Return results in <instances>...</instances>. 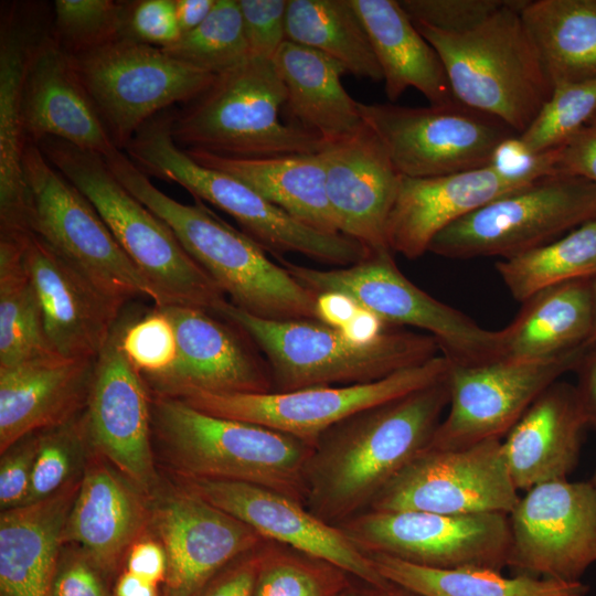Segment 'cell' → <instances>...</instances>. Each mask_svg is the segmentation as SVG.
<instances>
[{
  "label": "cell",
  "mask_w": 596,
  "mask_h": 596,
  "mask_svg": "<svg viewBox=\"0 0 596 596\" xmlns=\"http://www.w3.org/2000/svg\"><path fill=\"white\" fill-rule=\"evenodd\" d=\"M447 376L361 411L323 433L305 473V505L338 525L368 510L381 490L426 449L448 406Z\"/></svg>",
  "instance_id": "cell-1"
},
{
  "label": "cell",
  "mask_w": 596,
  "mask_h": 596,
  "mask_svg": "<svg viewBox=\"0 0 596 596\" xmlns=\"http://www.w3.org/2000/svg\"><path fill=\"white\" fill-rule=\"evenodd\" d=\"M119 182L161 219L237 308L268 320H318L317 296L251 236L195 199L184 204L159 190L120 150L105 158Z\"/></svg>",
  "instance_id": "cell-2"
},
{
  "label": "cell",
  "mask_w": 596,
  "mask_h": 596,
  "mask_svg": "<svg viewBox=\"0 0 596 596\" xmlns=\"http://www.w3.org/2000/svg\"><path fill=\"white\" fill-rule=\"evenodd\" d=\"M151 426L152 440L178 477L257 485L305 504V473L313 445L153 394Z\"/></svg>",
  "instance_id": "cell-3"
},
{
  "label": "cell",
  "mask_w": 596,
  "mask_h": 596,
  "mask_svg": "<svg viewBox=\"0 0 596 596\" xmlns=\"http://www.w3.org/2000/svg\"><path fill=\"white\" fill-rule=\"evenodd\" d=\"M214 315L237 326L265 358L274 392L374 382L438 355L436 339L390 326L370 343H355L319 320H268L227 299Z\"/></svg>",
  "instance_id": "cell-4"
},
{
  "label": "cell",
  "mask_w": 596,
  "mask_h": 596,
  "mask_svg": "<svg viewBox=\"0 0 596 596\" xmlns=\"http://www.w3.org/2000/svg\"><path fill=\"white\" fill-rule=\"evenodd\" d=\"M525 3L510 0L461 32L413 22L440 56L455 98L502 120L519 135L553 93L521 17Z\"/></svg>",
  "instance_id": "cell-5"
},
{
  "label": "cell",
  "mask_w": 596,
  "mask_h": 596,
  "mask_svg": "<svg viewBox=\"0 0 596 596\" xmlns=\"http://www.w3.org/2000/svg\"><path fill=\"white\" fill-rule=\"evenodd\" d=\"M173 111L149 119L124 152L147 175L174 182L196 200L227 213L244 233L276 256L298 253L340 267L353 265L370 253L343 235L315 230L296 220L238 179L193 160L173 140Z\"/></svg>",
  "instance_id": "cell-6"
},
{
  "label": "cell",
  "mask_w": 596,
  "mask_h": 596,
  "mask_svg": "<svg viewBox=\"0 0 596 596\" xmlns=\"http://www.w3.org/2000/svg\"><path fill=\"white\" fill-rule=\"evenodd\" d=\"M38 146L94 205L129 259L158 290L164 306H190L213 312L226 300L170 227L119 182L104 157L56 138H45Z\"/></svg>",
  "instance_id": "cell-7"
},
{
  "label": "cell",
  "mask_w": 596,
  "mask_h": 596,
  "mask_svg": "<svg viewBox=\"0 0 596 596\" xmlns=\"http://www.w3.org/2000/svg\"><path fill=\"white\" fill-rule=\"evenodd\" d=\"M286 91L273 58L249 56L215 75L196 98L173 113L171 134L184 150L231 158L318 153L323 141L283 123Z\"/></svg>",
  "instance_id": "cell-8"
},
{
  "label": "cell",
  "mask_w": 596,
  "mask_h": 596,
  "mask_svg": "<svg viewBox=\"0 0 596 596\" xmlns=\"http://www.w3.org/2000/svg\"><path fill=\"white\" fill-rule=\"evenodd\" d=\"M306 289L318 296L337 291L386 324L412 327L434 337L451 364L477 366L501 360L499 330H488L439 301L405 277L392 251L370 253L353 265L318 269L277 257Z\"/></svg>",
  "instance_id": "cell-9"
},
{
  "label": "cell",
  "mask_w": 596,
  "mask_h": 596,
  "mask_svg": "<svg viewBox=\"0 0 596 596\" xmlns=\"http://www.w3.org/2000/svg\"><path fill=\"white\" fill-rule=\"evenodd\" d=\"M23 174L32 233L119 307L139 297L164 306L94 205L49 162L38 143L26 142Z\"/></svg>",
  "instance_id": "cell-10"
},
{
  "label": "cell",
  "mask_w": 596,
  "mask_h": 596,
  "mask_svg": "<svg viewBox=\"0 0 596 596\" xmlns=\"http://www.w3.org/2000/svg\"><path fill=\"white\" fill-rule=\"evenodd\" d=\"M595 217L593 182L550 174L454 222L436 235L428 252L453 259H507L551 243Z\"/></svg>",
  "instance_id": "cell-11"
},
{
  "label": "cell",
  "mask_w": 596,
  "mask_h": 596,
  "mask_svg": "<svg viewBox=\"0 0 596 596\" xmlns=\"http://www.w3.org/2000/svg\"><path fill=\"white\" fill-rule=\"evenodd\" d=\"M73 58L120 151L149 119L175 103L193 100L215 78L214 74L181 62L161 47L128 39Z\"/></svg>",
  "instance_id": "cell-12"
},
{
  "label": "cell",
  "mask_w": 596,
  "mask_h": 596,
  "mask_svg": "<svg viewBox=\"0 0 596 596\" xmlns=\"http://www.w3.org/2000/svg\"><path fill=\"white\" fill-rule=\"evenodd\" d=\"M359 111L383 143L396 171L408 178L487 167L497 148L519 135L502 120L460 103L405 107L359 102Z\"/></svg>",
  "instance_id": "cell-13"
},
{
  "label": "cell",
  "mask_w": 596,
  "mask_h": 596,
  "mask_svg": "<svg viewBox=\"0 0 596 596\" xmlns=\"http://www.w3.org/2000/svg\"><path fill=\"white\" fill-rule=\"evenodd\" d=\"M450 362L438 354L384 379L354 385L313 386L264 394L192 392L178 397L202 412L262 425L310 445L343 419L444 380Z\"/></svg>",
  "instance_id": "cell-14"
},
{
  "label": "cell",
  "mask_w": 596,
  "mask_h": 596,
  "mask_svg": "<svg viewBox=\"0 0 596 596\" xmlns=\"http://www.w3.org/2000/svg\"><path fill=\"white\" fill-rule=\"evenodd\" d=\"M337 526L365 554L432 568L507 567L510 526L504 513L365 510Z\"/></svg>",
  "instance_id": "cell-15"
},
{
  "label": "cell",
  "mask_w": 596,
  "mask_h": 596,
  "mask_svg": "<svg viewBox=\"0 0 596 596\" xmlns=\"http://www.w3.org/2000/svg\"><path fill=\"white\" fill-rule=\"evenodd\" d=\"M590 348L538 361L497 360L477 366L450 363L448 413L428 447L459 449L502 439L542 392L576 370Z\"/></svg>",
  "instance_id": "cell-16"
},
{
  "label": "cell",
  "mask_w": 596,
  "mask_h": 596,
  "mask_svg": "<svg viewBox=\"0 0 596 596\" xmlns=\"http://www.w3.org/2000/svg\"><path fill=\"white\" fill-rule=\"evenodd\" d=\"M508 518L507 567L515 574L576 583L596 564V488L590 481L534 486L520 494Z\"/></svg>",
  "instance_id": "cell-17"
},
{
  "label": "cell",
  "mask_w": 596,
  "mask_h": 596,
  "mask_svg": "<svg viewBox=\"0 0 596 596\" xmlns=\"http://www.w3.org/2000/svg\"><path fill=\"white\" fill-rule=\"evenodd\" d=\"M519 498L501 439H489L459 449L427 447L381 490L368 510L509 514Z\"/></svg>",
  "instance_id": "cell-18"
},
{
  "label": "cell",
  "mask_w": 596,
  "mask_h": 596,
  "mask_svg": "<svg viewBox=\"0 0 596 596\" xmlns=\"http://www.w3.org/2000/svg\"><path fill=\"white\" fill-rule=\"evenodd\" d=\"M123 312V311H121ZM121 313L96 358L85 408L91 448L145 494L158 489L151 426V392L124 355Z\"/></svg>",
  "instance_id": "cell-19"
},
{
  "label": "cell",
  "mask_w": 596,
  "mask_h": 596,
  "mask_svg": "<svg viewBox=\"0 0 596 596\" xmlns=\"http://www.w3.org/2000/svg\"><path fill=\"white\" fill-rule=\"evenodd\" d=\"M162 308L174 326L177 356L164 375L147 384L151 394L178 398L192 392H274L265 358L237 326L201 308Z\"/></svg>",
  "instance_id": "cell-20"
},
{
  "label": "cell",
  "mask_w": 596,
  "mask_h": 596,
  "mask_svg": "<svg viewBox=\"0 0 596 596\" xmlns=\"http://www.w3.org/2000/svg\"><path fill=\"white\" fill-rule=\"evenodd\" d=\"M151 497L149 528L168 558L161 596H192L226 564L266 541L180 485Z\"/></svg>",
  "instance_id": "cell-21"
},
{
  "label": "cell",
  "mask_w": 596,
  "mask_h": 596,
  "mask_svg": "<svg viewBox=\"0 0 596 596\" xmlns=\"http://www.w3.org/2000/svg\"><path fill=\"white\" fill-rule=\"evenodd\" d=\"M179 478V485L256 531L264 540L327 560L358 581L380 586L386 579L368 554L337 526L273 489L238 481Z\"/></svg>",
  "instance_id": "cell-22"
},
{
  "label": "cell",
  "mask_w": 596,
  "mask_h": 596,
  "mask_svg": "<svg viewBox=\"0 0 596 596\" xmlns=\"http://www.w3.org/2000/svg\"><path fill=\"white\" fill-rule=\"evenodd\" d=\"M320 155L339 232L369 253L391 251L386 224L402 175L379 137L364 124L350 137L323 143Z\"/></svg>",
  "instance_id": "cell-23"
},
{
  "label": "cell",
  "mask_w": 596,
  "mask_h": 596,
  "mask_svg": "<svg viewBox=\"0 0 596 596\" xmlns=\"http://www.w3.org/2000/svg\"><path fill=\"white\" fill-rule=\"evenodd\" d=\"M33 4L2 6L0 23V236L23 238L31 232L29 193L23 174L26 137L22 100L35 44L51 26Z\"/></svg>",
  "instance_id": "cell-24"
},
{
  "label": "cell",
  "mask_w": 596,
  "mask_h": 596,
  "mask_svg": "<svg viewBox=\"0 0 596 596\" xmlns=\"http://www.w3.org/2000/svg\"><path fill=\"white\" fill-rule=\"evenodd\" d=\"M23 262L52 349L67 359L97 358L124 308L104 296L34 233L24 241Z\"/></svg>",
  "instance_id": "cell-25"
},
{
  "label": "cell",
  "mask_w": 596,
  "mask_h": 596,
  "mask_svg": "<svg viewBox=\"0 0 596 596\" xmlns=\"http://www.w3.org/2000/svg\"><path fill=\"white\" fill-rule=\"evenodd\" d=\"M23 127L28 141L56 138L104 158L116 150L72 55L51 26L32 52L23 88Z\"/></svg>",
  "instance_id": "cell-26"
},
{
  "label": "cell",
  "mask_w": 596,
  "mask_h": 596,
  "mask_svg": "<svg viewBox=\"0 0 596 596\" xmlns=\"http://www.w3.org/2000/svg\"><path fill=\"white\" fill-rule=\"evenodd\" d=\"M530 183L507 177L491 166L430 178L402 175L387 219V245L392 252L416 259L450 224Z\"/></svg>",
  "instance_id": "cell-27"
},
{
  "label": "cell",
  "mask_w": 596,
  "mask_h": 596,
  "mask_svg": "<svg viewBox=\"0 0 596 596\" xmlns=\"http://www.w3.org/2000/svg\"><path fill=\"white\" fill-rule=\"evenodd\" d=\"M95 359L52 354L0 366V453L25 436L64 424L87 405Z\"/></svg>",
  "instance_id": "cell-28"
},
{
  "label": "cell",
  "mask_w": 596,
  "mask_h": 596,
  "mask_svg": "<svg viewBox=\"0 0 596 596\" xmlns=\"http://www.w3.org/2000/svg\"><path fill=\"white\" fill-rule=\"evenodd\" d=\"M130 480L99 460L86 466L67 515L63 544L74 543L106 576L149 528L150 507Z\"/></svg>",
  "instance_id": "cell-29"
},
{
  "label": "cell",
  "mask_w": 596,
  "mask_h": 596,
  "mask_svg": "<svg viewBox=\"0 0 596 596\" xmlns=\"http://www.w3.org/2000/svg\"><path fill=\"white\" fill-rule=\"evenodd\" d=\"M586 426L575 385L561 380L551 384L501 439L515 488L526 491L567 479L577 466Z\"/></svg>",
  "instance_id": "cell-30"
},
{
  "label": "cell",
  "mask_w": 596,
  "mask_h": 596,
  "mask_svg": "<svg viewBox=\"0 0 596 596\" xmlns=\"http://www.w3.org/2000/svg\"><path fill=\"white\" fill-rule=\"evenodd\" d=\"M79 481L46 499L1 511L0 596H50Z\"/></svg>",
  "instance_id": "cell-31"
},
{
  "label": "cell",
  "mask_w": 596,
  "mask_h": 596,
  "mask_svg": "<svg viewBox=\"0 0 596 596\" xmlns=\"http://www.w3.org/2000/svg\"><path fill=\"white\" fill-rule=\"evenodd\" d=\"M370 38L391 102L416 88L432 106L459 103L443 61L397 0H349Z\"/></svg>",
  "instance_id": "cell-32"
},
{
  "label": "cell",
  "mask_w": 596,
  "mask_h": 596,
  "mask_svg": "<svg viewBox=\"0 0 596 596\" xmlns=\"http://www.w3.org/2000/svg\"><path fill=\"white\" fill-rule=\"evenodd\" d=\"M285 86L291 123L316 134L323 143L358 132L364 121L342 85L345 67L310 47L285 41L273 57Z\"/></svg>",
  "instance_id": "cell-33"
},
{
  "label": "cell",
  "mask_w": 596,
  "mask_h": 596,
  "mask_svg": "<svg viewBox=\"0 0 596 596\" xmlns=\"http://www.w3.org/2000/svg\"><path fill=\"white\" fill-rule=\"evenodd\" d=\"M590 278L547 287L521 302L517 316L499 330L501 360H545L592 347Z\"/></svg>",
  "instance_id": "cell-34"
},
{
  "label": "cell",
  "mask_w": 596,
  "mask_h": 596,
  "mask_svg": "<svg viewBox=\"0 0 596 596\" xmlns=\"http://www.w3.org/2000/svg\"><path fill=\"white\" fill-rule=\"evenodd\" d=\"M184 151L200 164L244 182L301 223L320 232L341 234L328 202L320 152L231 158L198 150Z\"/></svg>",
  "instance_id": "cell-35"
},
{
  "label": "cell",
  "mask_w": 596,
  "mask_h": 596,
  "mask_svg": "<svg viewBox=\"0 0 596 596\" xmlns=\"http://www.w3.org/2000/svg\"><path fill=\"white\" fill-rule=\"evenodd\" d=\"M521 17L553 89L596 79V0H526Z\"/></svg>",
  "instance_id": "cell-36"
},
{
  "label": "cell",
  "mask_w": 596,
  "mask_h": 596,
  "mask_svg": "<svg viewBox=\"0 0 596 596\" xmlns=\"http://www.w3.org/2000/svg\"><path fill=\"white\" fill-rule=\"evenodd\" d=\"M385 579L423 596H586L583 582L566 583L523 574L504 577L487 568H432L384 555L368 554Z\"/></svg>",
  "instance_id": "cell-37"
},
{
  "label": "cell",
  "mask_w": 596,
  "mask_h": 596,
  "mask_svg": "<svg viewBox=\"0 0 596 596\" xmlns=\"http://www.w3.org/2000/svg\"><path fill=\"white\" fill-rule=\"evenodd\" d=\"M286 40L321 52L348 73L383 81L368 32L349 0H288Z\"/></svg>",
  "instance_id": "cell-38"
},
{
  "label": "cell",
  "mask_w": 596,
  "mask_h": 596,
  "mask_svg": "<svg viewBox=\"0 0 596 596\" xmlns=\"http://www.w3.org/2000/svg\"><path fill=\"white\" fill-rule=\"evenodd\" d=\"M25 238L0 237V366L57 354L23 262Z\"/></svg>",
  "instance_id": "cell-39"
},
{
  "label": "cell",
  "mask_w": 596,
  "mask_h": 596,
  "mask_svg": "<svg viewBox=\"0 0 596 596\" xmlns=\"http://www.w3.org/2000/svg\"><path fill=\"white\" fill-rule=\"evenodd\" d=\"M510 295L523 302L558 284L596 275V217L557 240L496 263Z\"/></svg>",
  "instance_id": "cell-40"
},
{
  "label": "cell",
  "mask_w": 596,
  "mask_h": 596,
  "mask_svg": "<svg viewBox=\"0 0 596 596\" xmlns=\"http://www.w3.org/2000/svg\"><path fill=\"white\" fill-rule=\"evenodd\" d=\"M351 577L327 560L268 541L253 596H342Z\"/></svg>",
  "instance_id": "cell-41"
},
{
  "label": "cell",
  "mask_w": 596,
  "mask_h": 596,
  "mask_svg": "<svg viewBox=\"0 0 596 596\" xmlns=\"http://www.w3.org/2000/svg\"><path fill=\"white\" fill-rule=\"evenodd\" d=\"M163 51L217 75L251 56L238 0H216L207 18Z\"/></svg>",
  "instance_id": "cell-42"
},
{
  "label": "cell",
  "mask_w": 596,
  "mask_h": 596,
  "mask_svg": "<svg viewBox=\"0 0 596 596\" xmlns=\"http://www.w3.org/2000/svg\"><path fill=\"white\" fill-rule=\"evenodd\" d=\"M127 1L56 0L52 32L60 46L77 56L124 39Z\"/></svg>",
  "instance_id": "cell-43"
},
{
  "label": "cell",
  "mask_w": 596,
  "mask_h": 596,
  "mask_svg": "<svg viewBox=\"0 0 596 596\" xmlns=\"http://www.w3.org/2000/svg\"><path fill=\"white\" fill-rule=\"evenodd\" d=\"M596 114V79L557 86L531 125L518 136L539 155L560 148Z\"/></svg>",
  "instance_id": "cell-44"
},
{
  "label": "cell",
  "mask_w": 596,
  "mask_h": 596,
  "mask_svg": "<svg viewBox=\"0 0 596 596\" xmlns=\"http://www.w3.org/2000/svg\"><path fill=\"white\" fill-rule=\"evenodd\" d=\"M38 451L25 503L51 497L73 480L89 446L85 409L68 422L38 432ZM24 503V504H25Z\"/></svg>",
  "instance_id": "cell-45"
},
{
  "label": "cell",
  "mask_w": 596,
  "mask_h": 596,
  "mask_svg": "<svg viewBox=\"0 0 596 596\" xmlns=\"http://www.w3.org/2000/svg\"><path fill=\"white\" fill-rule=\"evenodd\" d=\"M120 349L146 384L164 375L177 356L174 326L162 307L121 312Z\"/></svg>",
  "instance_id": "cell-46"
},
{
  "label": "cell",
  "mask_w": 596,
  "mask_h": 596,
  "mask_svg": "<svg viewBox=\"0 0 596 596\" xmlns=\"http://www.w3.org/2000/svg\"><path fill=\"white\" fill-rule=\"evenodd\" d=\"M510 0H400L415 23L446 32H461L476 26L502 9Z\"/></svg>",
  "instance_id": "cell-47"
},
{
  "label": "cell",
  "mask_w": 596,
  "mask_h": 596,
  "mask_svg": "<svg viewBox=\"0 0 596 596\" xmlns=\"http://www.w3.org/2000/svg\"><path fill=\"white\" fill-rule=\"evenodd\" d=\"M180 36L174 0L127 1L124 39L164 49Z\"/></svg>",
  "instance_id": "cell-48"
},
{
  "label": "cell",
  "mask_w": 596,
  "mask_h": 596,
  "mask_svg": "<svg viewBox=\"0 0 596 596\" xmlns=\"http://www.w3.org/2000/svg\"><path fill=\"white\" fill-rule=\"evenodd\" d=\"M288 0H238L251 56L273 58L286 41Z\"/></svg>",
  "instance_id": "cell-49"
},
{
  "label": "cell",
  "mask_w": 596,
  "mask_h": 596,
  "mask_svg": "<svg viewBox=\"0 0 596 596\" xmlns=\"http://www.w3.org/2000/svg\"><path fill=\"white\" fill-rule=\"evenodd\" d=\"M38 432L20 439L1 457L0 507L7 510L26 502L38 451Z\"/></svg>",
  "instance_id": "cell-50"
},
{
  "label": "cell",
  "mask_w": 596,
  "mask_h": 596,
  "mask_svg": "<svg viewBox=\"0 0 596 596\" xmlns=\"http://www.w3.org/2000/svg\"><path fill=\"white\" fill-rule=\"evenodd\" d=\"M268 541L237 556L212 575L192 596H253Z\"/></svg>",
  "instance_id": "cell-51"
},
{
  "label": "cell",
  "mask_w": 596,
  "mask_h": 596,
  "mask_svg": "<svg viewBox=\"0 0 596 596\" xmlns=\"http://www.w3.org/2000/svg\"><path fill=\"white\" fill-rule=\"evenodd\" d=\"M106 576L79 551L60 558L50 596H114Z\"/></svg>",
  "instance_id": "cell-52"
},
{
  "label": "cell",
  "mask_w": 596,
  "mask_h": 596,
  "mask_svg": "<svg viewBox=\"0 0 596 596\" xmlns=\"http://www.w3.org/2000/svg\"><path fill=\"white\" fill-rule=\"evenodd\" d=\"M553 174L583 178L596 185V114L555 149Z\"/></svg>",
  "instance_id": "cell-53"
},
{
  "label": "cell",
  "mask_w": 596,
  "mask_h": 596,
  "mask_svg": "<svg viewBox=\"0 0 596 596\" xmlns=\"http://www.w3.org/2000/svg\"><path fill=\"white\" fill-rule=\"evenodd\" d=\"M126 571L155 584L164 583L168 558L162 544L155 539H139L127 553Z\"/></svg>",
  "instance_id": "cell-54"
},
{
  "label": "cell",
  "mask_w": 596,
  "mask_h": 596,
  "mask_svg": "<svg viewBox=\"0 0 596 596\" xmlns=\"http://www.w3.org/2000/svg\"><path fill=\"white\" fill-rule=\"evenodd\" d=\"M575 372V390L587 425L596 428V345L585 353Z\"/></svg>",
  "instance_id": "cell-55"
},
{
  "label": "cell",
  "mask_w": 596,
  "mask_h": 596,
  "mask_svg": "<svg viewBox=\"0 0 596 596\" xmlns=\"http://www.w3.org/2000/svg\"><path fill=\"white\" fill-rule=\"evenodd\" d=\"M358 310L359 306L341 292H322L316 299L318 320L337 329L343 328Z\"/></svg>",
  "instance_id": "cell-56"
},
{
  "label": "cell",
  "mask_w": 596,
  "mask_h": 596,
  "mask_svg": "<svg viewBox=\"0 0 596 596\" xmlns=\"http://www.w3.org/2000/svg\"><path fill=\"white\" fill-rule=\"evenodd\" d=\"M390 324H386L374 313L359 307L353 318L339 329L349 340L365 344L377 339Z\"/></svg>",
  "instance_id": "cell-57"
},
{
  "label": "cell",
  "mask_w": 596,
  "mask_h": 596,
  "mask_svg": "<svg viewBox=\"0 0 596 596\" xmlns=\"http://www.w3.org/2000/svg\"><path fill=\"white\" fill-rule=\"evenodd\" d=\"M216 0H174L181 35L199 26L212 11Z\"/></svg>",
  "instance_id": "cell-58"
},
{
  "label": "cell",
  "mask_w": 596,
  "mask_h": 596,
  "mask_svg": "<svg viewBox=\"0 0 596 596\" xmlns=\"http://www.w3.org/2000/svg\"><path fill=\"white\" fill-rule=\"evenodd\" d=\"M113 594L114 596H161L157 584L128 571L118 576Z\"/></svg>",
  "instance_id": "cell-59"
},
{
  "label": "cell",
  "mask_w": 596,
  "mask_h": 596,
  "mask_svg": "<svg viewBox=\"0 0 596 596\" xmlns=\"http://www.w3.org/2000/svg\"><path fill=\"white\" fill-rule=\"evenodd\" d=\"M373 596H423L396 583L385 581L380 586H371Z\"/></svg>",
  "instance_id": "cell-60"
},
{
  "label": "cell",
  "mask_w": 596,
  "mask_h": 596,
  "mask_svg": "<svg viewBox=\"0 0 596 596\" xmlns=\"http://www.w3.org/2000/svg\"><path fill=\"white\" fill-rule=\"evenodd\" d=\"M342 596H373V592L370 585L362 582L359 585L352 583Z\"/></svg>",
  "instance_id": "cell-61"
},
{
  "label": "cell",
  "mask_w": 596,
  "mask_h": 596,
  "mask_svg": "<svg viewBox=\"0 0 596 596\" xmlns=\"http://www.w3.org/2000/svg\"><path fill=\"white\" fill-rule=\"evenodd\" d=\"M593 298V330L589 339L592 347L596 345V275L590 278Z\"/></svg>",
  "instance_id": "cell-62"
},
{
  "label": "cell",
  "mask_w": 596,
  "mask_h": 596,
  "mask_svg": "<svg viewBox=\"0 0 596 596\" xmlns=\"http://www.w3.org/2000/svg\"><path fill=\"white\" fill-rule=\"evenodd\" d=\"M589 481H590V482L593 483V486L596 488V468H595L594 473H593V477H592V479H590Z\"/></svg>",
  "instance_id": "cell-63"
}]
</instances>
